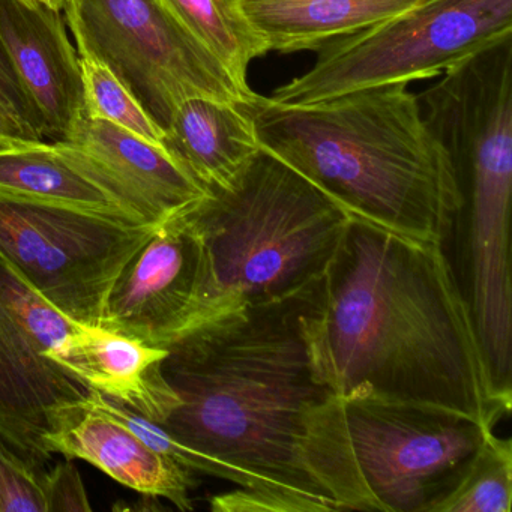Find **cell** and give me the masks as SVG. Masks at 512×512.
<instances>
[{"mask_svg":"<svg viewBox=\"0 0 512 512\" xmlns=\"http://www.w3.org/2000/svg\"><path fill=\"white\" fill-rule=\"evenodd\" d=\"M299 325L341 400L442 410L494 430L511 412L445 245L352 218Z\"/></svg>","mask_w":512,"mask_h":512,"instance_id":"1","label":"cell"},{"mask_svg":"<svg viewBox=\"0 0 512 512\" xmlns=\"http://www.w3.org/2000/svg\"><path fill=\"white\" fill-rule=\"evenodd\" d=\"M305 302L245 308L170 343L161 371L179 404L160 425L266 490L331 512L313 458L343 400L314 374L299 325Z\"/></svg>","mask_w":512,"mask_h":512,"instance_id":"2","label":"cell"},{"mask_svg":"<svg viewBox=\"0 0 512 512\" xmlns=\"http://www.w3.org/2000/svg\"><path fill=\"white\" fill-rule=\"evenodd\" d=\"M260 146L334 199L350 217L445 245L463 199L442 146L404 83L317 103L247 101Z\"/></svg>","mask_w":512,"mask_h":512,"instance_id":"3","label":"cell"},{"mask_svg":"<svg viewBox=\"0 0 512 512\" xmlns=\"http://www.w3.org/2000/svg\"><path fill=\"white\" fill-rule=\"evenodd\" d=\"M205 250L200 325L245 308L301 302L322 283L352 217L266 149L184 212Z\"/></svg>","mask_w":512,"mask_h":512,"instance_id":"4","label":"cell"},{"mask_svg":"<svg viewBox=\"0 0 512 512\" xmlns=\"http://www.w3.org/2000/svg\"><path fill=\"white\" fill-rule=\"evenodd\" d=\"M512 34V0H421L317 50L313 67L272 92L278 104L317 103L373 86L442 76Z\"/></svg>","mask_w":512,"mask_h":512,"instance_id":"5","label":"cell"},{"mask_svg":"<svg viewBox=\"0 0 512 512\" xmlns=\"http://www.w3.org/2000/svg\"><path fill=\"white\" fill-rule=\"evenodd\" d=\"M488 431L442 410L343 400L346 511L427 512Z\"/></svg>","mask_w":512,"mask_h":512,"instance_id":"6","label":"cell"},{"mask_svg":"<svg viewBox=\"0 0 512 512\" xmlns=\"http://www.w3.org/2000/svg\"><path fill=\"white\" fill-rule=\"evenodd\" d=\"M79 55L103 62L155 124L166 128L181 101H247L223 65L160 0H65Z\"/></svg>","mask_w":512,"mask_h":512,"instance_id":"7","label":"cell"},{"mask_svg":"<svg viewBox=\"0 0 512 512\" xmlns=\"http://www.w3.org/2000/svg\"><path fill=\"white\" fill-rule=\"evenodd\" d=\"M161 224L0 196V256L56 310L101 326L116 278Z\"/></svg>","mask_w":512,"mask_h":512,"instance_id":"8","label":"cell"},{"mask_svg":"<svg viewBox=\"0 0 512 512\" xmlns=\"http://www.w3.org/2000/svg\"><path fill=\"white\" fill-rule=\"evenodd\" d=\"M76 325L0 256V434L41 464L53 410L91 391L50 356Z\"/></svg>","mask_w":512,"mask_h":512,"instance_id":"9","label":"cell"},{"mask_svg":"<svg viewBox=\"0 0 512 512\" xmlns=\"http://www.w3.org/2000/svg\"><path fill=\"white\" fill-rule=\"evenodd\" d=\"M206 272L202 241L184 214L164 221L116 278L101 328L169 346L199 325Z\"/></svg>","mask_w":512,"mask_h":512,"instance_id":"10","label":"cell"},{"mask_svg":"<svg viewBox=\"0 0 512 512\" xmlns=\"http://www.w3.org/2000/svg\"><path fill=\"white\" fill-rule=\"evenodd\" d=\"M62 10L46 0H0V43L44 142H65L85 118L82 68Z\"/></svg>","mask_w":512,"mask_h":512,"instance_id":"11","label":"cell"},{"mask_svg":"<svg viewBox=\"0 0 512 512\" xmlns=\"http://www.w3.org/2000/svg\"><path fill=\"white\" fill-rule=\"evenodd\" d=\"M59 143L149 223L178 217L209 193L161 146L100 119L83 118Z\"/></svg>","mask_w":512,"mask_h":512,"instance_id":"12","label":"cell"},{"mask_svg":"<svg viewBox=\"0 0 512 512\" xmlns=\"http://www.w3.org/2000/svg\"><path fill=\"white\" fill-rule=\"evenodd\" d=\"M49 454L94 464L143 496L163 497L181 511H191L194 473L146 445L118 419L101 412L86 397L53 410L44 436Z\"/></svg>","mask_w":512,"mask_h":512,"instance_id":"13","label":"cell"},{"mask_svg":"<svg viewBox=\"0 0 512 512\" xmlns=\"http://www.w3.org/2000/svg\"><path fill=\"white\" fill-rule=\"evenodd\" d=\"M166 355V347L77 323L50 356L91 391L163 424L179 404L161 371Z\"/></svg>","mask_w":512,"mask_h":512,"instance_id":"14","label":"cell"},{"mask_svg":"<svg viewBox=\"0 0 512 512\" xmlns=\"http://www.w3.org/2000/svg\"><path fill=\"white\" fill-rule=\"evenodd\" d=\"M247 101L190 97L164 128V151L208 191L229 187L262 148Z\"/></svg>","mask_w":512,"mask_h":512,"instance_id":"15","label":"cell"},{"mask_svg":"<svg viewBox=\"0 0 512 512\" xmlns=\"http://www.w3.org/2000/svg\"><path fill=\"white\" fill-rule=\"evenodd\" d=\"M0 196L158 224L145 220L62 143L26 142L0 149Z\"/></svg>","mask_w":512,"mask_h":512,"instance_id":"16","label":"cell"},{"mask_svg":"<svg viewBox=\"0 0 512 512\" xmlns=\"http://www.w3.org/2000/svg\"><path fill=\"white\" fill-rule=\"evenodd\" d=\"M421 0H242L269 52H317L331 41L373 28Z\"/></svg>","mask_w":512,"mask_h":512,"instance_id":"17","label":"cell"},{"mask_svg":"<svg viewBox=\"0 0 512 512\" xmlns=\"http://www.w3.org/2000/svg\"><path fill=\"white\" fill-rule=\"evenodd\" d=\"M170 14L223 65L245 94L248 68L269 52L245 16L242 0H160Z\"/></svg>","mask_w":512,"mask_h":512,"instance_id":"18","label":"cell"},{"mask_svg":"<svg viewBox=\"0 0 512 512\" xmlns=\"http://www.w3.org/2000/svg\"><path fill=\"white\" fill-rule=\"evenodd\" d=\"M512 446L488 431L427 512H511Z\"/></svg>","mask_w":512,"mask_h":512,"instance_id":"19","label":"cell"},{"mask_svg":"<svg viewBox=\"0 0 512 512\" xmlns=\"http://www.w3.org/2000/svg\"><path fill=\"white\" fill-rule=\"evenodd\" d=\"M85 118L100 119L163 148L164 130L109 67L79 55ZM164 149V148H163Z\"/></svg>","mask_w":512,"mask_h":512,"instance_id":"20","label":"cell"},{"mask_svg":"<svg viewBox=\"0 0 512 512\" xmlns=\"http://www.w3.org/2000/svg\"><path fill=\"white\" fill-rule=\"evenodd\" d=\"M46 473L0 434V512H46Z\"/></svg>","mask_w":512,"mask_h":512,"instance_id":"21","label":"cell"},{"mask_svg":"<svg viewBox=\"0 0 512 512\" xmlns=\"http://www.w3.org/2000/svg\"><path fill=\"white\" fill-rule=\"evenodd\" d=\"M209 506L215 512H322L310 500L239 487L211 497Z\"/></svg>","mask_w":512,"mask_h":512,"instance_id":"22","label":"cell"},{"mask_svg":"<svg viewBox=\"0 0 512 512\" xmlns=\"http://www.w3.org/2000/svg\"><path fill=\"white\" fill-rule=\"evenodd\" d=\"M44 497L46 512L92 511L82 476L68 458L46 473Z\"/></svg>","mask_w":512,"mask_h":512,"instance_id":"23","label":"cell"},{"mask_svg":"<svg viewBox=\"0 0 512 512\" xmlns=\"http://www.w3.org/2000/svg\"><path fill=\"white\" fill-rule=\"evenodd\" d=\"M0 139L10 143L43 142L0 89Z\"/></svg>","mask_w":512,"mask_h":512,"instance_id":"24","label":"cell"},{"mask_svg":"<svg viewBox=\"0 0 512 512\" xmlns=\"http://www.w3.org/2000/svg\"><path fill=\"white\" fill-rule=\"evenodd\" d=\"M0 89L4 91L5 95H7L8 100L11 101V104H13L17 113H19V115L22 116V118L25 119V121L28 122L35 131H37L34 119H32L31 110H29L28 103H26L25 100V95H23L22 88H20L19 80H17L16 74H14L13 67H11L10 64V59H8L2 43H0ZM38 136H40V133H38Z\"/></svg>","mask_w":512,"mask_h":512,"instance_id":"25","label":"cell"},{"mask_svg":"<svg viewBox=\"0 0 512 512\" xmlns=\"http://www.w3.org/2000/svg\"><path fill=\"white\" fill-rule=\"evenodd\" d=\"M46 2L52 5V7L58 8V10H64L65 0H46Z\"/></svg>","mask_w":512,"mask_h":512,"instance_id":"26","label":"cell"},{"mask_svg":"<svg viewBox=\"0 0 512 512\" xmlns=\"http://www.w3.org/2000/svg\"><path fill=\"white\" fill-rule=\"evenodd\" d=\"M16 145V143L5 142V140L0 139V149L7 148V146Z\"/></svg>","mask_w":512,"mask_h":512,"instance_id":"27","label":"cell"}]
</instances>
